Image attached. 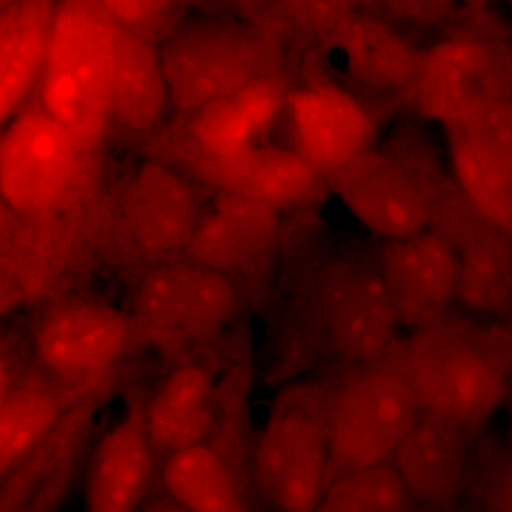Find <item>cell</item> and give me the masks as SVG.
Masks as SVG:
<instances>
[{
    "instance_id": "obj_28",
    "label": "cell",
    "mask_w": 512,
    "mask_h": 512,
    "mask_svg": "<svg viewBox=\"0 0 512 512\" xmlns=\"http://www.w3.org/2000/svg\"><path fill=\"white\" fill-rule=\"evenodd\" d=\"M313 512H417V504L386 463L333 481Z\"/></svg>"
},
{
    "instance_id": "obj_13",
    "label": "cell",
    "mask_w": 512,
    "mask_h": 512,
    "mask_svg": "<svg viewBox=\"0 0 512 512\" xmlns=\"http://www.w3.org/2000/svg\"><path fill=\"white\" fill-rule=\"evenodd\" d=\"M430 229L458 258L456 301L471 311L501 315L512 308V237L495 228L454 187L437 204Z\"/></svg>"
},
{
    "instance_id": "obj_24",
    "label": "cell",
    "mask_w": 512,
    "mask_h": 512,
    "mask_svg": "<svg viewBox=\"0 0 512 512\" xmlns=\"http://www.w3.org/2000/svg\"><path fill=\"white\" fill-rule=\"evenodd\" d=\"M127 212L138 238L160 249L190 244L198 224L191 191L161 165L138 171L127 191Z\"/></svg>"
},
{
    "instance_id": "obj_25",
    "label": "cell",
    "mask_w": 512,
    "mask_h": 512,
    "mask_svg": "<svg viewBox=\"0 0 512 512\" xmlns=\"http://www.w3.org/2000/svg\"><path fill=\"white\" fill-rule=\"evenodd\" d=\"M163 483L174 504L190 512H249L241 476L231 460L208 443L168 454Z\"/></svg>"
},
{
    "instance_id": "obj_23",
    "label": "cell",
    "mask_w": 512,
    "mask_h": 512,
    "mask_svg": "<svg viewBox=\"0 0 512 512\" xmlns=\"http://www.w3.org/2000/svg\"><path fill=\"white\" fill-rule=\"evenodd\" d=\"M170 94L156 47L146 37L120 28L111 83V120L133 131L160 123Z\"/></svg>"
},
{
    "instance_id": "obj_18",
    "label": "cell",
    "mask_w": 512,
    "mask_h": 512,
    "mask_svg": "<svg viewBox=\"0 0 512 512\" xmlns=\"http://www.w3.org/2000/svg\"><path fill=\"white\" fill-rule=\"evenodd\" d=\"M468 431L439 417L421 414L393 457L417 507L444 511L456 503L468 471Z\"/></svg>"
},
{
    "instance_id": "obj_14",
    "label": "cell",
    "mask_w": 512,
    "mask_h": 512,
    "mask_svg": "<svg viewBox=\"0 0 512 512\" xmlns=\"http://www.w3.org/2000/svg\"><path fill=\"white\" fill-rule=\"evenodd\" d=\"M379 271L403 328L419 330L436 322L456 301L457 252L433 229L387 241Z\"/></svg>"
},
{
    "instance_id": "obj_3",
    "label": "cell",
    "mask_w": 512,
    "mask_h": 512,
    "mask_svg": "<svg viewBox=\"0 0 512 512\" xmlns=\"http://www.w3.org/2000/svg\"><path fill=\"white\" fill-rule=\"evenodd\" d=\"M301 323L319 353L355 365L386 356L399 328L379 266L352 255L329 256L315 266Z\"/></svg>"
},
{
    "instance_id": "obj_4",
    "label": "cell",
    "mask_w": 512,
    "mask_h": 512,
    "mask_svg": "<svg viewBox=\"0 0 512 512\" xmlns=\"http://www.w3.org/2000/svg\"><path fill=\"white\" fill-rule=\"evenodd\" d=\"M421 416L400 350L350 375L330 390L328 484L389 463Z\"/></svg>"
},
{
    "instance_id": "obj_37",
    "label": "cell",
    "mask_w": 512,
    "mask_h": 512,
    "mask_svg": "<svg viewBox=\"0 0 512 512\" xmlns=\"http://www.w3.org/2000/svg\"><path fill=\"white\" fill-rule=\"evenodd\" d=\"M510 436L512 441V412H511V423H510Z\"/></svg>"
},
{
    "instance_id": "obj_1",
    "label": "cell",
    "mask_w": 512,
    "mask_h": 512,
    "mask_svg": "<svg viewBox=\"0 0 512 512\" xmlns=\"http://www.w3.org/2000/svg\"><path fill=\"white\" fill-rule=\"evenodd\" d=\"M120 26L97 0H57L42 77L43 110L80 147L99 143L111 120Z\"/></svg>"
},
{
    "instance_id": "obj_31",
    "label": "cell",
    "mask_w": 512,
    "mask_h": 512,
    "mask_svg": "<svg viewBox=\"0 0 512 512\" xmlns=\"http://www.w3.org/2000/svg\"><path fill=\"white\" fill-rule=\"evenodd\" d=\"M356 8L375 13L399 28H431L456 13L464 0H355Z\"/></svg>"
},
{
    "instance_id": "obj_15",
    "label": "cell",
    "mask_w": 512,
    "mask_h": 512,
    "mask_svg": "<svg viewBox=\"0 0 512 512\" xmlns=\"http://www.w3.org/2000/svg\"><path fill=\"white\" fill-rule=\"evenodd\" d=\"M128 336L130 325L123 313L99 303H77L42 320L35 336L36 356L52 375L92 376L120 359Z\"/></svg>"
},
{
    "instance_id": "obj_22",
    "label": "cell",
    "mask_w": 512,
    "mask_h": 512,
    "mask_svg": "<svg viewBox=\"0 0 512 512\" xmlns=\"http://www.w3.org/2000/svg\"><path fill=\"white\" fill-rule=\"evenodd\" d=\"M214 421V377L201 365L175 369L144 414L151 444L168 454L205 443Z\"/></svg>"
},
{
    "instance_id": "obj_10",
    "label": "cell",
    "mask_w": 512,
    "mask_h": 512,
    "mask_svg": "<svg viewBox=\"0 0 512 512\" xmlns=\"http://www.w3.org/2000/svg\"><path fill=\"white\" fill-rule=\"evenodd\" d=\"M237 311L227 275L200 264L157 269L138 288L136 313L151 338L187 346L217 338Z\"/></svg>"
},
{
    "instance_id": "obj_19",
    "label": "cell",
    "mask_w": 512,
    "mask_h": 512,
    "mask_svg": "<svg viewBox=\"0 0 512 512\" xmlns=\"http://www.w3.org/2000/svg\"><path fill=\"white\" fill-rule=\"evenodd\" d=\"M153 470V444L138 410L114 424L94 450L87 512H136Z\"/></svg>"
},
{
    "instance_id": "obj_8",
    "label": "cell",
    "mask_w": 512,
    "mask_h": 512,
    "mask_svg": "<svg viewBox=\"0 0 512 512\" xmlns=\"http://www.w3.org/2000/svg\"><path fill=\"white\" fill-rule=\"evenodd\" d=\"M512 89V49L483 28H464L421 49L410 103L448 128L477 101Z\"/></svg>"
},
{
    "instance_id": "obj_30",
    "label": "cell",
    "mask_w": 512,
    "mask_h": 512,
    "mask_svg": "<svg viewBox=\"0 0 512 512\" xmlns=\"http://www.w3.org/2000/svg\"><path fill=\"white\" fill-rule=\"evenodd\" d=\"M447 131L461 134L512 167V99L487 97L477 101Z\"/></svg>"
},
{
    "instance_id": "obj_36",
    "label": "cell",
    "mask_w": 512,
    "mask_h": 512,
    "mask_svg": "<svg viewBox=\"0 0 512 512\" xmlns=\"http://www.w3.org/2000/svg\"><path fill=\"white\" fill-rule=\"evenodd\" d=\"M8 2H9V0H0V9H2L3 6H5L6 3H8Z\"/></svg>"
},
{
    "instance_id": "obj_6",
    "label": "cell",
    "mask_w": 512,
    "mask_h": 512,
    "mask_svg": "<svg viewBox=\"0 0 512 512\" xmlns=\"http://www.w3.org/2000/svg\"><path fill=\"white\" fill-rule=\"evenodd\" d=\"M178 109L202 107L278 73L284 50L274 30L232 20H201L173 33L160 53Z\"/></svg>"
},
{
    "instance_id": "obj_26",
    "label": "cell",
    "mask_w": 512,
    "mask_h": 512,
    "mask_svg": "<svg viewBox=\"0 0 512 512\" xmlns=\"http://www.w3.org/2000/svg\"><path fill=\"white\" fill-rule=\"evenodd\" d=\"M454 181L468 204L512 237V167L484 147L447 131Z\"/></svg>"
},
{
    "instance_id": "obj_11",
    "label": "cell",
    "mask_w": 512,
    "mask_h": 512,
    "mask_svg": "<svg viewBox=\"0 0 512 512\" xmlns=\"http://www.w3.org/2000/svg\"><path fill=\"white\" fill-rule=\"evenodd\" d=\"M312 53L340 77L335 82L365 101L409 99L421 57L399 28L359 8Z\"/></svg>"
},
{
    "instance_id": "obj_2",
    "label": "cell",
    "mask_w": 512,
    "mask_h": 512,
    "mask_svg": "<svg viewBox=\"0 0 512 512\" xmlns=\"http://www.w3.org/2000/svg\"><path fill=\"white\" fill-rule=\"evenodd\" d=\"M421 414L467 431L490 419L507 392V365L494 339L444 315L400 348Z\"/></svg>"
},
{
    "instance_id": "obj_33",
    "label": "cell",
    "mask_w": 512,
    "mask_h": 512,
    "mask_svg": "<svg viewBox=\"0 0 512 512\" xmlns=\"http://www.w3.org/2000/svg\"><path fill=\"white\" fill-rule=\"evenodd\" d=\"M491 512H512V460L495 477L490 493Z\"/></svg>"
},
{
    "instance_id": "obj_7",
    "label": "cell",
    "mask_w": 512,
    "mask_h": 512,
    "mask_svg": "<svg viewBox=\"0 0 512 512\" xmlns=\"http://www.w3.org/2000/svg\"><path fill=\"white\" fill-rule=\"evenodd\" d=\"M326 180L350 214L386 242L427 231L451 187L423 154L376 148Z\"/></svg>"
},
{
    "instance_id": "obj_21",
    "label": "cell",
    "mask_w": 512,
    "mask_h": 512,
    "mask_svg": "<svg viewBox=\"0 0 512 512\" xmlns=\"http://www.w3.org/2000/svg\"><path fill=\"white\" fill-rule=\"evenodd\" d=\"M55 0H9L0 9V127L42 77Z\"/></svg>"
},
{
    "instance_id": "obj_16",
    "label": "cell",
    "mask_w": 512,
    "mask_h": 512,
    "mask_svg": "<svg viewBox=\"0 0 512 512\" xmlns=\"http://www.w3.org/2000/svg\"><path fill=\"white\" fill-rule=\"evenodd\" d=\"M208 178L224 194L268 207H311L329 190L328 180L295 150L254 146L222 160L205 161Z\"/></svg>"
},
{
    "instance_id": "obj_27",
    "label": "cell",
    "mask_w": 512,
    "mask_h": 512,
    "mask_svg": "<svg viewBox=\"0 0 512 512\" xmlns=\"http://www.w3.org/2000/svg\"><path fill=\"white\" fill-rule=\"evenodd\" d=\"M59 417V400L43 387H20L6 394L0 402V480L49 439Z\"/></svg>"
},
{
    "instance_id": "obj_17",
    "label": "cell",
    "mask_w": 512,
    "mask_h": 512,
    "mask_svg": "<svg viewBox=\"0 0 512 512\" xmlns=\"http://www.w3.org/2000/svg\"><path fill=\"white\" fill-rule=\"evenodd\" d=\"M279 235L274 208L224 194L197 224L190 248L195 264L224 275H249L271 261Z\"/></svg>"
},
{
    "instance_id": "obj_34",
    "label": "cell",
    "mask_w": 512,
    "mask_h": 512,
    "mask_svg": "<svg viewBox=\"0 0 512 512\" xmlns=\"http://www.w3.org/2000/svg\"><path fill=\"white\" fill-rule=\"evenodd\" d=\"M10 384H12V367H10L5 353L0 352V402L12 390L10 389Z\"/></svg>"
},
{
    "instance_id": "obj_9",
    "label": "cell",
    "mask_w": 512,
    "mask_h": 512,
    "mask_svg": "<svg viewBox=\"0 0 512 512\" xmlns=\"http://www.w3.org/2000/svg\"><path fill=\"white\" fill-rule=\"evenodd\" d=\"M79 144L45 110H29L0 136V201L22 215L55 210L72 187Z\"/></svg>"
},
{
    "instance_id": "obj_32",
    "label": "cell",
    "mask_w": 512,
    "mask_h": 512,
    "mask_svg": "<svg viewBox=\"0 0 512 512\" xmlns=\"http://www.w3.org/2000/svg\"><path fill=\"white\" fill-rule=\"evenodd\" d=\"M181 2L183 0H97L116 25L146 39L173 18Z\"/></svg>"
},
{
    "instance_id": "obj_35",
    "label": "cell",
    "mask_w": 512,
    "mask_h": 512,
    "mask_svg": "<svg viewBox=\"0 0 512 512\" xmlns=\"http://www.w3.org/2000/svg\"><path fill=\"white\" fill-rule=\"evenodd\" d=\"M150 512H190V511L184 510V508H181L180 505L174 504V505H171V507H160V508H157V510L150 511Z\"/></svg>"
},
{
    "instance_id": "obj_12",
    "label": "cell",
    "mask_w": 512,
    "mask_h": 512,
    "mask_svg": "<svg viewBox=\"0 0 512 512\" xmlns=\"http://www.w3.org/2000/svg\"><path fill=\"white\" fill-rule=\"evenodd\" d=\"M285 109L295 151L325 177L375 150V111L335 80H309L288 94Z\"/></svg>"
},
{
    "instance_id": "obj_20",
    "label": "cell",
    "mask_w": 512,
    "mask_h": 512,
    "mask_svg": "<svg viewBox=\"0 0 512 512\" xmlns=\"http://www.w3.org/2000/svg\"><path fill=\"white\" fill-rule=\"evenodd\" d=\"M288 94L282 77L274 73L202 107L192 121L195 147L205 161L222 160L254 147L285 109Z\"/></svg>"
},
{
    "instance_id": "obj_29",
    "label": "cell",
    "mask_w": 512,
    "mask_h": 512,
    "mask_svg": "<svg viewBox=\"0 0 512 512\" xmlns=\"http://www.w3.org/2000/svg\"><path fill=\"white\" fill-rule=\"evenodd\" d=\"M282 25L303 46L325 45L356 9L355 0H276Z\"/></svg>"
},
{
    "instance_id": "obj_38",
    "label": "cell",
    "mask_w": 512,
    "mask_h": 512,
    "mask_svg": "<svg viewBox=\"0 0 512 512\" xmlns=\"http://www.w3.org/2000/svg\"><path fill=\"white\" fill-rule=\"evenodd\" d=\"M239 2H252V0H239Z\"/></svg>"
},
{
    "instance_id": "obj_5",
    "label": "cell",
    "mask_w": 512,
    "mask_h": 512,
    "mask_svg": "<svg viewBox=\"0 0 512 512\" xmlns=\"http://www.w3.org/2000/svg\"><path fill=\"white\" fill-rule=\"evenodd\" d=\"M329 393L322 384L301 383L272 404L251 461L272 512H313L326 491Z\"/></svg>"
}]
</instances>
